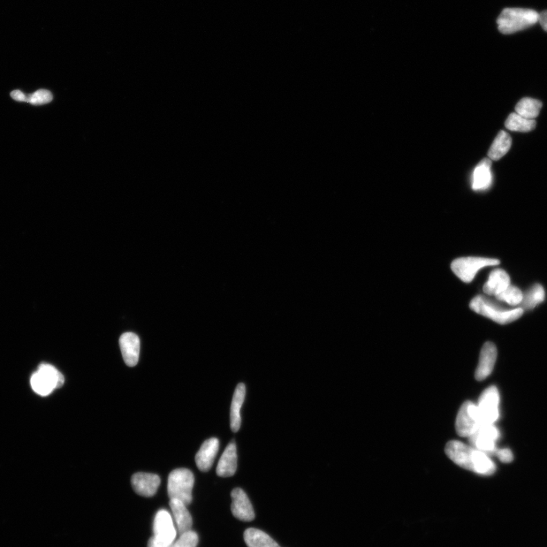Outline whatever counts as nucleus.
<instances>
[{"label":"nucleus","mask_w":547,"mask_h":547,"mask_svg":"<svg viewBox=\"0 0 547 547\" xmlns=\"http://www.w3.org/2000/svg\"><path fill=\"white\" fill-rule=\"evenodd\" d=\"M506 127L513 132L528 133L536 127V121L524 118L516 113H512L507 118Z\"/></svg>","instance_id":"obj_24"},{"label":"nucleus","mask_w":547,"mask_h":547,"mask_svg":"<svg viewBox=\"0 0 547 547\" xmlns=\"http://www.w3.org/2000/svg\"><path fill=\"white\" fill-rule=\"evenodd\" d=\"M219 450V441L216 438H211L204 441V443L200 448V450L195 456V462L198 468L203 472L209 471L215 459Z\"/></svg>","instance_id":"obj_15"},{"label":"nucleus","mask_w":547,"mask_h":547,"mask_svg":"<svg viewBox=\"0 0 547 547\" xmlns=\"http://www.w3.org/2000/svg\"><path fill=\"white\" fill-rule=\"evenodd\" d=\"M148 547H170L159 541L155 537L151 538L148 541Z\"/></svg>","instance_id":"obj_32"},{"label":"nucleus","mask_w":547,"mask_h":547,"mask_svg":"<svg viewBox=\"0 0 547 547\" xmlns=\"http://www.w3.org/2000/svg\"><path fill=\"white\" fill-rule=\"evenodd\" d=\"M470 308L477 314L489 318L501 325H506L517 320L524 313V310L520 307L506 308L482 295L475 296L470 301Z\"/></svg>","instance_id":"obj_2"},{"label":"nucleus","mask_w":547,"mask_h":547,"mask_svg":"<svg viewBox=\"0 0 547 547\" xmlns=\"http://www.w3.org/2000/svg\"><path fill=\"white\" fill-rule=\"evenodd\" d=\"M499 392L496 386L485 390L477 405L482 425L495 423L499 417Z\"/></svg>","instance_id":"obj_8"},{"label":"nucleus","mask_w":547,"mask_h":547,"mask_svg":"<svg viewBox=\"0 0 547 547\" xmlns=\"http://www.w3.org/2000/svg\"><path fill=\"white\" fill-rule=\"evenodd\" d=\"M491 164L490 159L485 158L475 167L472 176V189L474 191H483L492 185Z\"/></svg>","instance_id":"obj_18"},{"label":"nucleus","mask_w":547,"mask_h":547,"mask_svg":"<svg viewBox=\"0 0 547 547\" xmlns=\"http://www.w3.org/2000/svg\"><path fill=\"white\" fill-rule=\"evenodd\" d=\"M194 483L195 478L191 470L186 468L173 470L167 483L169 497L171 499L180 500L188 506L192 503Z\"/></svg>","instance_id":"obj_4"},{"label":"nucleus","mask_w":547,"mask_h":547,"mask_svg":"<svg viewBox=\"0 0 547 547\" xmlns=\"http://www.w3.org/2000/svg\"><path fill=\"white\" fill-rule=\"evenodd\" d=\"M238 468L237 446L232 442L227 445L218 463L216 472L219 477H229L234 475Z\"/></svg>","instance_id":"obj_16"},{"label":"nucleus","mask_w":547,"mask_h":547,"mask_svg":"<svg viewBox=\"0 0 547 547\" xmlns=\"http://www.w3.org/2000/svg\"><path fill=\"white\" fill-rule=\"evenodd\" d=\"M500 436L494 424L482 425L474 435L469 437L471 446L486 454H495L497 442Z\"/></svg>","instance_id":"obj_9"},{"label":"nucleus","mask_w":547,"mask_h":547,"mask_svg":"<svg viewBox=\"0 0 547 547\" xmlns=\"http://www.w3.org/2000/svg\"><path fill=\"white\" fill-rule=\"evenodd\" d=\"M160 484H161V479L154 474L137 473L132 477L133 490L142 497H153Z\"/></svg>","instance_id":"obj_14"},{"label":"nucleus","mask_w":547,"mask_h":547,"mask_svg":"<svg viewBox=\"0 0 547 547\" xmlns=\"http://www.w3.org/2000/svg\"><path fill=\"white\" fill-rule=\"evenodd\" d=\"M52 95L50 91L41 89L35 91V93L27 96V102L33 105H43L51 102Z\"/></svg>","instance_id":"obj_28"},{"label":"nucleus","mask_w":547,"mask_h":547,"mask_svg":"<svg viewBox=\"0 0 547 547\" xmlns=\"http://www.w3.org/2000/svg\"><path fill=\"white\" fill-rule=\"evenodd\" d=\"M510 285V277L507 272L497 269L490 274L488 280L484 285L483 290L486 294L497 296Z\"/></svg>","instance_id":"obj_17"},{"label":"nucleus","mask_w":547,"mask_h":547,"mask_svg":"<svg viewBox=\"0 0 547 547\" xmlns=\"http://www.w3.org/2000/svg\"><path fill=\"white\" fill-rule=\"evenodd\" d=\"M538 22H539L545 32H547V11L539 14Z\"/></svg>","instance_id":"obj_31"},{"label":"nucleus","mask_w":547,"mask_h":547,"mask_svg":"<svg viewBox=\"0 0 547 547\" xmlns=\"http://www.w3.org/2000/svg\"><path fill=\"white\" fill-rule=\"evenodd\" d=\"M499 263V260L496 258L463 257L454 260L451 268L454 275L463 282L470 283L474 279L479 271L489 267V266L498 265Z\"/></svg>","instance_id":"obj_6"},{"label":"nucleus","mask_w":547,"mask_h":547,"mask_svg":"<svg viewBox=\"0 0 547 547\" xmlns=\"http://www.w3.org/2000/svg\"><path fill=\"white\" fill-rule=\"evenodd\" d=\"M199 543V537L195 532L189 530L180 535L177 541H174L170 547H196Z\"/></svg>","instance_id":"obj_27"},{"label":"nucleus","mask_w":547,"mask_h":547,"mask_svg":"<svg viewBox=\"0 0 547 547\" xmlns=\"http://www.w3.org/2000/svg\"><path fill=\"white\" fill-rule=\"evenodd\" d=\"M62 374L50 364L43 363L30 378L33 390L41 396H47L64 384Z\"/></svg>","instance_id":"obj_5"},{"label":"nucleus","mask_w":547,"mask_h":547,"mask_svg":"<svg viewBox=\"0 0 547 547\" xmlns=\"http://www.w3.org/2000/svg\"><path fill=\"white\" fill-rule=\"evenodd\" d=\"M119 347L127 366L131 367L136 366L140 354V338L133 332L124 333L119 338Z\"/></svg>","instance_id":"obj_13"},{"label":"nucleus","mask_w":547,"mask_h":547,"mask_svg":"<svg viewBox=\"0 0 547 547\" xmlns=\"http://www.w3.org/2000/svg\"><path fill=\"white\" fill-rule=\"evenodd\" d=\"M11 97L15 101L20 102H27V96L19 90H15L12 91Z\"/></svg>","instance_id":"obj_30"},{"label":"nucleus","mask_w":547,"mask_h":547,"mask_svg":"<svg viewBox=\"0 0 547 547\" xmlns=\"http://www.w3.org/2000/svg\"><path fill=\"white\" fill-rule=\"evenodd\" d=\"M231 511L236 519L242 521H251L255 519L252 503L244 491L236 488L231 492Z\"/></svg>","instance_id":"obj_11"},{"label":"nucleus","mask_w":547,"mask_h":547,"mask_svg":"<svg viewBox=\"0 0 547 547\" xmlns=\"http://www.w3.org/2000/svg\"><path fill=\"white\" fill-rule=\"evenodd\" d=\"M545 299V291L541 285L532 286L529 290L523 294V300L520 304V308L523 310H530L535 309L538 304L544 302Z\"/></svg>","instance_id":"obj_25"},{"label":"nucleus","mask_w":547,"mask_h":547,"mask_svg":"<svg viewBox=\"0 0 547 547\" xmlns=\"http://www.w3.org/2000/svg\"><path fill=\"white\" fill-rule=\"evenodd\" d=\"M244 539L248 547H280L269 535L256 528L247 529Z\"/></svg>","instance_id":"obj_22"},{"label":"nucleus","mask_w":547,"mask_h":547,"mask_svg":"<svg viewBox=\"0 0 547 547\" xmlns=\"http://www.w3.org/2000/svg\"><path fill=\"white\" fill-rule=\"evenodd\" d=\"M445 453L456 465L477 474L489 476L496 472L495 463L488 454L460 441L448 442L445 446Z\"/></svg>","instance_id":"obj_1"},{"label":"nucleus","mask_w":547,"mask_h":547,"mask_svg":"<svg viewBox=\"0 0 547 547\" xmlns=\"http://www.w3.org/2000/svg\"><path fill=\"white\" fill-rule=\"evenodd\" d=\"M482 425L480 414L477 405L471 401L463 403L461 407L455 428L461 437L469 438L480 429Z\"/></svg>","instance_id":"obj_7"},{"label":"nucleus","mask_w":547,"mask_h":547,"mask_svg":"<svg viewBox=\"0 0 547 547\" xmlns=\"http://www.w3.org/2000/svg\"><path fill=\"white\" fill-rule=\"evenodd\" d=\"M542 106L543 104L541 102L533 98L524 97L517 104L515 111L516 113L519 114L520 116L524 118L535 119L538 117Z\"/></svg>","instance_id":"obj_23"},{"label":"nucleus","mask_w":547,"mask_h":547,"mask_svg":"<svg viewBox=\"0 0 547 547\" xmlns=\"http://www.w3.org/2000/svg\"><path fill=\"white\" fill-rule=\"evenodd\" d=\"M495 454L498 459L503 463H510L514 459L513 453L510 450H508V448H500V450H497Z\"/></svg>","instance_id":"obj_29"},{"label":"nucleus","mask_w":547,"mask_h":547,"mask_svg":"<svg viewBox=\"0 0 547 547\" xmlns=\"http://www.w3.org/2000/svg\"><path fill=\"white\" fill-rule=\"evenodd\" d=\"M538 20L539 13L535 10L507 8L500 14L497 24L501 33L511 35L533 26Z\"/></svg>","instance_id":"obj_3"},{"label":"nucleus","mask_w":547,"mask_h":547,"mask_svg":"<svg viewBox=\"0 0 547 547\" xmlns=\"http://www.w3.org/2000/svg\"><path fill=\"white\" fill-rule=\"evenodd\" d=\"M155 537L159 541L170 546L177 537V530L174 527L173 521L171 514L162 509L160 510L155 518L154 521Z\"/></svg>","instance_id":"obj_10"},{"label":"nucleus","mask_w":547,"mask_h":547,"mask_svg":"<svg viewBox=\"0 0 547 547\" xmlns=\"http://www.w3.org/2000/svg\"><path fill=\"white\" fill-rule=\"evenodd\" d=\"M512 143L511 136L505 131H500L489 150V157L492 161H498L508 153L511 148Z\"/></svg>","instance_id":"obj_21"},{"label":"nucleus","mask_w":547,"mask_h":547,"mask_svg":"<svg viewBox=\"0 0 547 547\" xmlns=\"http://www.w3.org/2000/svg\"><path fill=\"white\" fill-rule=\"evenodd\" d=\"M170 506L174 520L177 523L179 534L182 535L187 531L191 530L193 519L188 511L187 506L177 499H171Z\"/></svg>","instance_id":"obj_19"},{"label":"nucleus","mask_w":547,"mask_h":547,"mask_svg":"<svg viewBox=\"0 0 547 547\" xmlns=\"http://www.w3.org/2000/svg\"><path fill=\"white\" fill-rule=\"evenodd\" d=\"M246 396V386L240 383L236 387L231 407V428L233 432H237L241 427L240 410Z\"/></svg>","instance_id":"obj_20"},{"label":"nucleus","mask_w":547,"mask_h":547,"mask_svg":"<svg viewBox=\"0 0 547 547\" xmlns=\"http://www.w3.org/2000/svg\"><path fill=\"white\" fill-rule=\"evenodd\" d=\"M497 358V349L492 342H486L482 347L480 360L475 372L477 381H483L488 378L495 367Z\"/></svg>","instance_id":"obj_12"},{"label":"nucleus","mask_w":547,"mask_h":547,"mask_svg":"<svg viewBox=\"0 0 547 547\" xmlns=\"http://www.w3.org/2000/svg\"><path fill=\"white\" fill-rule=\"evenodd\" d=\"M499 301L504 302L508 305H520L523 300V293L519 288L510 285L503 292L496 296Z\"/></svg>","instance_id":"obj_26"}]
</instances>
